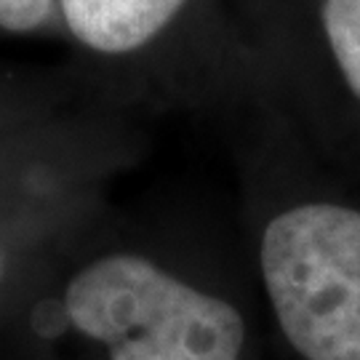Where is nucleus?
Instances as JSON below:
<instances>
[{
  "label": "nucleus",
  "instance_id": "obj_6",
  "mask_svg": "<svg viewBox=\"0 0 360 360\" xmlns=\"http://www.w3.org/2000/svg\"><path fill=\"white\" fill-rule=\"evenodd\" d=\"M0 275H3V259H0Z\"/></svg>",
  "mask_w": 360,
  "mask_h": 360
},
{
  "label": "nucleus",
  "instance_id": "obj_3",
  "mask_svg": "<svg viewBox=\"0 0 360 360\" xmlns=\"http://www.w3.org/2000/svg\"><path fill=\"white\" fill-rule=\"evenodd\" d=\"M65 25L86 49L129 53L166 30L187 0H56Z\"/></svg>",
  "mask_w": 360,
  "mask_h": 360
},
{
  "label": "nucleus",
  "instance_id": "obj_2",
  "mask_svg": "<svg viewBox=\"0 0 360 360\" xmlns=\"http://www.w3.org/2000/svg\"><path fill=\"white\" fill-rule=\"evenodd\" d=\"M262 272L278 323L307 360H360V214L309 203L270 221Z\"/></svg>",
  "mask_w": 360,
  "mask_h": 360
},
{
  "label": "nucleus",
  "instance_id": "obj_5",
  "mask_svg": "<svg viewBox=\"0 0 360 360\" xmlns=\"http://www.w3.org/2000/svg\"><path fill=\"white\" fill-rule=\"evenodd\" d=\"M53 8V0H0V27L8 32L38 30Z\"/></svg>",
  "mask_w": 360,
  "mask_h": 360
},
{
  "label": "nucleus",
  "instance_id": "obj_1",
  "mask_svg": "<svg viewBox=\"0 0 360 360\" xmlns=\"http://www.w3.org/2000/svg\"><path fill=\"white\" fill-rule=\"evenodd\" d=\"M65 309L110 360H240L245 326L230 302L181 283L131 254L104 257L72 278Z\"/></svg>",
  "mask_w": 360,
  "mask_h": 360
},
{
  "label": "nucleus",
  "instance_id": "obj_4",
  "mask_svg": "<svg viewBox=\"0 0 360 360\" xmlns=\"http://www.w3.org/2000/svg\"><path fill=\"white\" fill-rule=\"evenodd\" d=\"M323 30L347 86L360 96V0H326Z\"/></svg>",
  "mask_w": 360,
  "mask_h": 360
}]
</instances>
